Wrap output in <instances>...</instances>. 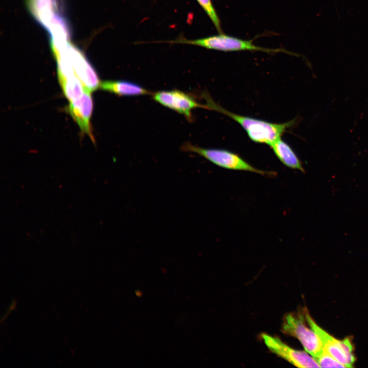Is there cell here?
<instances>
[{
	"mask_svg": "<svg viewBox=\"0 0 368 368\" xmlns=\"http://www.w3.org/2000/svg\"><path fill=\"white\" fill-rule=\"evenodd\" d=\"M206 104L205 108L219 112L234 120L246 131L253 142L270 146L282 135L287 129L293 125L295 121L284 123H272L246 116H241L224 109L204 94Z\"/></svg>",
	"mask_w": 368,
	"mask_h": 368,
	"instance_id": "obj_1",
	"label": "cell"
},
{
	"mask_svg": "<svg viewBox=\"0 0 368 368\" xmlns=\"http://www.w3.org/2000/svg\"><path fill=\"white\" fill-rule=\"evenodd\" d=\"M30 12L49 33L50 39L70 37L62 0H26Z\"/></svg>",
	"mask_w": 368,
	"mask_h": 368,
	"instance_id": "obj_2",
	"label": "cell"
},
{
	"mask_svg": "<svg viewBox=\"0 0 368 368\" xmlns=\"http://www.w3.org/2000/svg\"><path fill=\"white\" fill-rule=\"evenodd\" d=\"M170 43H182L194 45L211 50L224 52L250 51H261L267 53L284 52L291 53L280 49H268L256 45L252 40H247L227 35L222 33L198 38L188 39L183 37H179L173 40L164 41Z\"/></svg>",
	"mask_w": 368,
	"mask_h": 368,
	"instance_id": "obj_3",
	"label": "cell"
},
{
	"mask_svg": "<svg viewBox=\"0 0 368 368\" xmlns=\"http://www.w3.org/2000/svg\"><path fill=\"white\" fill-rule=\"evenodd\" d=\"M54 56L65 58L72 65L74 70L85 87L90 91L100 86L98 74L85 55L69 40L51 44Z\"/></svg>",
	"mask_w": 368,
	"mask_h": 368,
	"instance_id": "obj_4",
	"label": "cell"
},
{
	"mask_svg": "<svg viewBox=\"0 0 368 368\" xmlns=\"http://www.w3.org/2000/svg\"><path fill=\"white\" fill-rule=\"evenodd\" d=\"M181 148L184 151L196 153L224 169L250 172L263 176L276 175L275 172L265 171L255 167L239 155L226 150L203 148L189 143L183 144Z\"/></svg>",
	"mask_w": 368,
	"mask_h": 368,
	"instance_id": "obj_5",
	"label": "cell"
},
{
	"mask_svg": "<svg viewBox=\"0 0 368 368\" xmlns=\"http://www.w3.org/2000/svg\"><path fill=\"white\" fill-rule=\"evenodd\" d=\"M282 332L296 338L305 351L316 359L325 352L322 343L317 334L306 325L302 315L290 313L283 319Z\"/></svg>",
	"mask_w": 368,
	"mask_h": 368,
	"instance_id": "obj_6",
	"label": "cell"
},
{
	"mask_svg": "<svg viewBox=\"0 0 368 368\" xmlns=\"http://www.w3.org/2000/svg\"><path fill=\"white\" fill-rule=\"evenodd\" d=\"M305 319L311 329L320 339L325 351L332 356L345 367H351L355 362L351 340L346 338L338 340L318 326L306 311Z\"/></svg>",
	"mask_w": 368,
	"mask_h": 368,
	"instance_id": "obj_7",
	"label": "cell"
},
{
	"mask_svg": "<svg viewBox=\"0 0 368 368\" xmlns=\"http://www.w3.org/2000/svg\"><path fill=\"white\" fill-rule=\"evenodd\" d=\"M263 341L270 352L298 367H318L315 359L306 352L296 350L279 337L266 333L262 334Z\"/></svg>",
	"mask_w": 368,
	"mask_h": 368,
	"instance_id": "obj_8",
	"label": "cell"
},
{
	"mask_svg": "<svg viewBox=\"0 0 368 368\" xmlns=\"http://www.w3.org/2000/svg\"><path fill=\"white\" fill-rule=\"evenodd\" d=\"M153 99L161 105L192 119V110L204 105L199 104L192 96L179 90L159 91L154 93Z\"/></svg>",
	"mask_w": 368,
	"mask_h": 368,
	"instance_id": "obj_9",
	"label": "cell"
},
{
	"mask_svg": "<svg viewBox=\"0 0 368 368\" xmlns=\"http://www.w3.org/2000/svg\"><path fill=\"white\" fill-rule=\"evenodd\" d=\"M90 91L85 89L78 98L70 101L67 110L77 123L83 134L87 135L94 142L90 124L93 109V101Z\"/></svg>",
	"mask_w": 368,
	"mask_h": 368,
	"instance_id": "obj_10",
	"label": "cell"
},
{
	"mask_svg": "<svg viewBox=\"0 0 368 368\" xmlns=\"http://www.w3.org/2000/svg\"><path fill=\"white\" fill-rule=\"evenodd\" d=\"M100 88L120 96L148 95L150 92L141 85L125 80H106L100 82Z\"/></svg>",
	"mask_w": 368,
	"mask_h": 368,
	"instance_id": "obj_11",
	"label": "cell"
},
{
	"mask_svg": "<svg viewBox=\"0 0 368 368\" xmlns=\"http://www.w3.org/2000/svg\"><path fill=\"white\" fill-rule=\"evenodd\" d=\"M270 147L278 159L285 166L305 172L302 163L291 147L281 138L273 143Z\"/></svg>",
	"mask_w": 368,
	"mask_h": 368,
	"instance_id": "obj_12",
	"label": "cell"
},
{
	"mask_svg": "<svg viewBox=\"0 0 368 368\" xmlns=\"http://www.w3.org/2000/svg\"><path fill=\"white\" fill-rule=\"evenodd\" d=\"M60 83L65 96L70 102L79 98L87 89L77 76L67 78Z\"/></svg>",
	"mask_w": 368,
	"mask_h": 368,
	"instance_id": "obj_13",
	"label": "cell"
},
{
	"mask_svg": "<svg viewBox=\"0 0 368 368\" xmlns=\"http://www.w3.org/2000/svg\"><path fill=\"white\" fill-rule=\"evenodd\" d=\"M209 17L219 33H222L221 22L212 0H196Z\"/></svg>",
	"mask_w": 368,
	"mask_h": 368,
	"instance_id": "obj_14",
	"label": "cell"
},
{
	"mask_svg": "<svg viewBox=\"0 0 368 368\" xmlns=\"http://www.w3.org/2000/svg\"><path fill=\"white\" fill-rule=\"evenodd\" d=\"M315 359L320 367H345L343 364L325 351Z\"/></svg>",
	"mask_w": 368,
	"mask_h": 368,
	"instance_id": "obj_15",
	"label": "cell"
},
{
	"mask_svg": "<svg viewBox=\"0 0 368 368\" xmlns=\"http://www.w3.org/2000/svg\"><path fill=\"white\" fill-rule=\"evenodd\" d=\"M59 42H60V41H59Z\"/></svg>",
	"mask_w": 368,
	"mask_h": 368,
	"instance_id": "obj_16",
	"label": "cell"
}]
</instances>
